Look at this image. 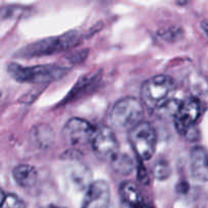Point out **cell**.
<instances>
[{
  "mask_svg": "<svg viewBox=\"0 0 208 208\" xmlns=\"http://www.w3.org/2000/svg\"><path fill=\"white\" fill-rule=\"evenodd\" d=\"M69 69L55 64L37 65L24 67L20 64L10 63L7 66L9 75L19 82L25 83H49L61 79L67 74Z\"/></svg>",
  "mask_w": 208,
  "mask_h": 208,
  "instance_id": "obj_1",
  "label": "cell"
},
{
  "mask_svg": "<svg viewBox=\"0 0 208 208\" xmlns=\"http://www.w3.org/2000/svg\"><path fill=\"white\" fill-rule=\"evenodd\" d=\"M80 42V35L76 31H70L58 37L48 38L41 41L32 43L24 47L16 54L20 58L39 57L44 55H52L62 51L73 48Z\"/></svg>",
  "mask_w": 208,
  "mask_h": 208,
  "instance_id": "obj_2",
  "label": "cell"
},
{
  "mask_svg": "<svg viewBox=\"0 0 208 208\" xmlns=\"http://www.w3.org/2000/svg\"><path fill=\"white\" fill-rule=\"evenodd\" d=\"M176 82L169 75L158 74L147 79L141 87V100L148 108L159 110L170 102Z\"/></svg>",
  "mask_w": 208,
  "mask_h": 208,
  "instance_id": "obj_3",
  "label": "cell"
},
{
  "mask_svg": "<svg viewBox=\"0 0 208 208\" xmlns=\"http://www.w3.org/2000/svg\"><path fill=\"white\" fill-rule=\"evenodd\" d=\"M143 114L144 108L141 102L133 97H126L113 106L110 120L117 130L130 131L142 122Z\"/></svg>",
  "mask_w": 208,
  "mask_h": 208,
  "instance_id": "obj_4",
  "label": "cell"
},
{
  "mask_svg": "<svg viewBox=\"0 0 208 208\" xmlns=\"http://www.w3.org/2000/svg\"><path fill=\"white\" fill-rule=\"evenodd\" d=\"M129 141L138 158L141 160H148L155 151L156 131L149 122L142 121L129 131Z\"/></svg>",
  "mask_w": 208,
  "mask_h": 208,
  "instance_id": "obj_5",
  "label": "cell"
},
{
  "mask_svg": "<svg viewBox=\"0 0 208 208\" xmlns=\"http://www.w3.org/2000/svg\"><path fill=\"white\" fill-rule=\"evenodd\" d=\"M202 114V105L198 98H188L179 104L174 115V123L177 131L182 135L192 132L196 122Z\"/></svg>",
  "mask_w": 208,
  "mask_h": 208,
  "instance_id": "obj_6",
  "label": "cell"
},
{
  "mask_svg": "<svg viewBox=\"0 0 208 208\" xmlns=\"http://www.w3.org/2000/svg\"><path fill=\"white\" fill-rule=\"evenodd\" d=\"M90 144L97 158L104 162H111L112 159L119 153L118 140L109 126H101L98 128Z\"/></svg>",
  "mask_w": 208,
  "mask_h": 208,
  "instance_id": "obj_7",
  "label": "cell"
},
{
  "mask_svg": "<svg viewBox=\"0 0 208 208\" xmlns=\"http://www.w3.org/2000/svg\"><path fill=\"white\" fill-rule=\"evenodd\" d=\"M96 130L92 124L81 118H72L68 120L62 130L64 139L73 149L92 143Z\"/></svg>",
  "mask_w": 208,
  "mask_h": 208,
  "instance_id": "obj_8",
  "label": "cell"
},
{
  "mask_svg": "<svg viewBox=\"0 0 208 208\" xmlns=\"http://www.w3.org/2000/svg\"><path fill=\"white\" fill-rule=\"evenodd\" d=\"M111 202L110 186L103 180L94 181L87 188L81 208H109Z\"/></svg>",
  "mask_w": 208,
  "mask_h": 208,
  "instance_id": "obj_9",
  "label": "cell"
},
{
  "mask_svg": "<svg viewBox=\"0 0 208 208\" xmlns=\"http://www.w3.org/2000/svg\"><path fill=\"white\" fill-rule=\"evenodd\" d=\"M190 171L195 181H208V150L203 146H195L190 152Z\"/></svg>",
  "mask_w": 208,
  "mask_h": 208,
  "instance_id": "obj_10",
  "label": "cell"
},
{
  "mask_svg": "<svg viewBox=\"0 0 208 208\" xmlns=\"http://www.w3.org/2000/svg\"><path fill=\"white\" fill-rule=\"evenodd\" d=\"M120 195L124 205L130 208H145L143 196L133 182H123L120 186Z\"/></svg>",
  "mask_w": 208,
  "mask_h": 208,
  "instance_id": "obj_11",
  "label": "cell"
},
{
  "mask_svg": "<svg viewBox=\"0 0 208 208\" xmlns=\"http://www.w3.org/2000/svg\"><path fill=\"white\" fill-rule=\"evenodd\" d=\"M15 183L23 189H32L38 182V171L31 165H19L12 171Z\"/></svg>",
  "mask_w": 208,
  "mask_h": 208,
  "instance_id": "obj_12",
  "label": "cell"
},
{
  "mask_svg": "<svg viewBox=\"0 0 208 208\" xmlns=\"http://www.w3.org/2000/svg\"><path fill=\"white\" fill-rule=\"evenodd\" d=\"M32 138L39 147L48 148L54 141V133L47 124H39L32 130Z\"/></svg>",
  "mask_w": 208,
  "mask_h": 208,
  "instance_id": "obj_13",
  "label": "cell"
},
{
  "mask_svg": "<svg viewBox=\"0 0 208 208\" xmlns=\"http://www.w3.org/2000/svg\"><path fill=\"white\" fill-rule=\"evenodd\" d=\"M111 166L115 173L121 176H129L135 169V162L133 158L127 153H118L112 159Z\"/></svg>",
  "mask_w": 208,
  "mask_h": 208,
  "instance_id": "obj_14",
  "label": "cell"
},
{
  "mask_svg": "<svg viewBox=\"0 0 208 208\" xmlns=\"http://www.w3.org/2000/svg\"><path fill=\"white\" fill-rule=\"evenodd\" d=\"M70 178L74 186L78 188H89V185L93 183L90 182V175L89 170L83 165H78L76 167H73V169L70 171Z\"/></svg>",
  "mask_w": 208,
  "mask_h": 208,
  "instance_id": "obj_15",
  "label": "cell"
},
{
  "mask_svg": "<svg viewBox=\"0 0 208 208\" xmlns=\"http://www.w3.org/2000/svg\"><path fill=\"white\" fill-rule=\"evenodd\" d=\"M152 175L156 180L166 181L170 178L171 174V167L169 162L165 158H158L152 166Z\"/></svg>",
  "mask_w": 208,
  "mask_h": 208,
  "instance_id": "obj_16",
  "label": "cell"
},
{
  "mask_svg": "<svg viewBox=\"0 0 208 208\" xmlns=\"http://www.w3.org/2000/svg\"><path fill=\"white\" fill-rule=\"evenodd\" d=\"M1 208H25V203L23 199L13 193L5 194L2 192Z\"/></svg>",
  "mask_w": 208,
  "mask_h": 208,
  "instance_id": "obj_17",
  "label": "cell"
},
{
  "mask_svg": "<svg viewBox=\"0 0 208 208\" xmlns=\"http://www.w3.org/2000/svg\"><path fill=\"white\" fill-rule=\"evenodd\" d=\"M182 34H183V32L179 28L171 27L170 28H167V30L163 31L162 34H160V36H162V38L167 40V41H174V40L180 39V36Z\"/></svg>",
  "mask_w": 208,
  "mask_h": 208,
  "instance_id": "obj_18",
  "label": "cell"
},
{
  "mask_svg": "<svg viewBox=\"0 0 208 208\" xmlns=\"http://www.w3.org/2000/svg\"><path fill=\"white\" fill-rule=\"evenodd\" d=\"M137 170H138L137 177H138V179H139V181L144 185L149 184V180H148V176L146 174V171L144 170V167L141 163H140V166L137 167Z\"/></svg>",
  "mask_w": 208,
  "mask_h": 208,
  "instance_id": "obj_19",
  "label": "cell"
},
{
  "mask_svg": "<svg viewBox=\"0 0 208 208\" xmlns=\"http://www.w3.org/2000/svg\"><path fill=\"white\" fill-rule=\"evenodd\" d=\"M87 54H89V50H82L80 51V52L74 54V55H72L69 59L71 60L72 63H75V62H77V63H79V62L83 61L86 58Z\"/></svg>",
  "mask_w": 208,
  "mask_h": 208,
  "instance_id": "obj_20",
  "label": "cell"
},
{
  "mask_svg": "<svg viewBox=\"0 0 208 208\" xmlns=\"http://www.w3.org/2000/svg\"><path fill=\"white\" fill-rule=\"evenodd\" d=\"M201 27H202V30L204 31V32H205L206 37L208 38V20L203 21L202 24H201Z\"/></svg>",
  "mask_w": 208,
  "mask_h": 208,
  "instance_id": "obj_21",
  "label": "cell"
},
{
  "mask_svg": "<svg viewBox=\"0 0 208 208\" xmlns=\"http://www.w3.org/2000/svg\"><path fill=\"white\" fill-rule=\"evenodd\" d=\"M46 208H62V207H59V206H54V205H50V206L46 207Z\"/></svg>",
  "mask_w": 208,
  "mask_h": 208,
  "instance_id": "obj_22",
  "label": "cell"
}]
</instances>
